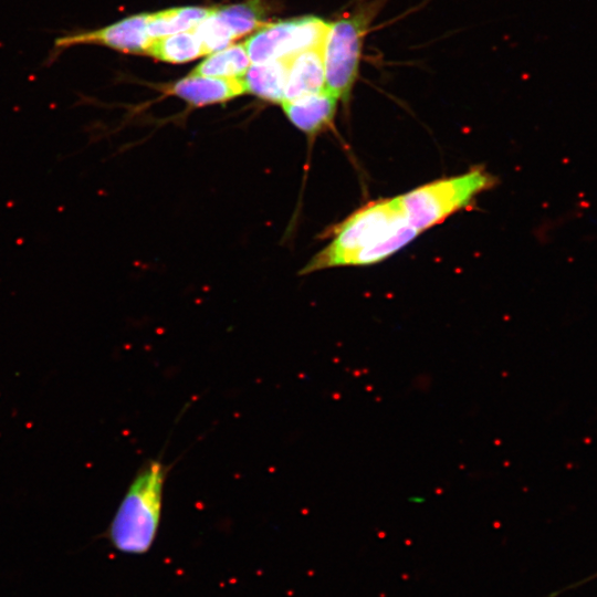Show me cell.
Returning a JSON list of instances; mask_svg holds the SVG:
<instances>
[{
  "label": "cell",
  "instance_id": "cell-1",
  "mask_svg": "<svg viewBox=\"0 0 597 597\" xmlns=\"http://www.w3.org/2000/svg\"><path fill=\"white\" fill-rule=\"evenodd\" d=\"M333 239L301 270L369 265L392 255L419 232L406 220L399 196L371 202L332 229Z\"/></svg>",
  "mask_w": 597,
  "mask_h": 597
},
{
  "label": "cell",
  "instance_id": "cell-2",
  "mask_svg": "<svg viewBox=\"0 0 597 597\" xmlns=\"http://www.w3.org/2000/svg\"><path fill=\"white\" fill-rule=\"evenodd\" d=\"M167 471L160 460H149L132 480L106 531L116 551L143 555L153 547L160 525Z\"/></svg>",
  "mask_w": 597,
  "mask_h": 597
},
{
  "label": "cell",
  "instance_id": "cell-3",
  "mask_svg": "<svg viewBox=\"0 0 597 597\" xmlns=\"http://www.w3.org/2000/svg\"><path fill=\"white\" fill-rule=\"evenodd\" d=\"M386 0H369L331 22L324 43L325 88L347 102L357 81L364 41Z\"/></svg>",
  "mask_w": 597,
  "mask_h": 597
},
{
  "label": "cell",
  "instance_id": "cell-4",
  "mask_svg": "<svg viewBox=\"0 0 597 597\" xmlns=\"http://www.w3.org/2000/svg\"><path fill=\"white\" fill-rule=\"evenodd\" d=\"M495 179L483 168L417 187L399 196L407 222L419 233L469 206Z\"/></svg>",
  "mask_w": 597,
  "mask_h": 597
},
{
  "label": "cell",
  "instance_id": "cell-5",
  "mask_svg": "<svg viewBox=\"0 0 597 597\" xmlns=\"http://www.w3.org/2000/svg\"><path fill=\"white\" fill-rule=\"evenodd\" d=\"M331 22L317 17H303L266 24L250 36L244 46L250 61L264 63L303 51L324 48Z\"/></svg>",
  "mask_w": 597,
  "mask_h": 597
},
{
  "label": "cell",
  "instance_id": "cell-6",
  "mask_svg": "<svg viewBox=\"0 0 597 597\" xmlns=\"http://www.w3.org/2000/svg\"><path fill=\"white\" fill-rule=\"evenodd\" d=\"M147 17L145 13L136 14L98 29L64 32L54 40L46 63H53L71 48L88 44L124 53H147L151 41L147 32Z\"/></svg>",
  "mask_w": 597,
  "mask_h": 597
},
{
  "label": "cell",
  "instance_id": "cell-7",
  "mask_svg": "<svg viewBox=\"0 0 597 597\" xmlns=\"http://www.w3.org/2000/svg\"><path fill=\"white\" fill-rule=\"evenodd\" d=\"M164 91L197 107L222 103L245 93L240 77H213L191 73Z\"/></svg>",
  "mask_w": 597,
  "mask_h": 597
},
{
  "label": "cell",
  "instance_id": "cell-8",
  "mask_svg": "<svg viewBox=\"0 0 597 597\" xmlns=\"http://www.w3.org/2000/svg\"><path fill=\"white\" fill-rule=\"evenodd\" d=\"M339 100L326 88L281 103L287 119L301 132L315 136L328 129L336 115Z\"/></svg>",
  "mask_w": 597,
  "mask_h": 597
},
{
  "label": "cell",
  "instance_id": "cell-9",
  "mask_svg": "<svg viewBox=\"0 0 597 597\" xmlns=\"http://www.w3.org/2000/svg\"><path fill=\"white\" fill-rule=\"evenodd\" d=\"M323 90H325L324 48L306 50L291 56L284 101Z\"/></svg>",
  "mask_w": 597,
  "mask_h": 597
},
{
  "label": "cell",
  "instance_id": "cell-10",
  "mask_svg": "<svg viewBox=\"0 0 597 597\" xmlns=\"http://www.w3.org/2000/svg\"><path fill=\"white\" fill-rule=\"evenodd\" d=\"M291 56L253 63L240 77L245 93L281 104L284 101Z\"/></svg>",
  "mask_w": 597,
  "mask_h": 597
},
{
  "label": "cell",
  "instance_id": "cell-11",
  "mask_svg": "<svg viewBox=\"0 0 597 597\" xmlns=\"http://www.w3.org/2000/svg\"><path fill=\"white\" fill-rule=\"evenodd\" d=\"M209 11L210 9L185 7L148 14V35L154 39L192 30Z\"/></svg>",
  "mask_w": 597,
  "mask_h": 597
},
{
  "label": "cell",
  "instance_id": "cell-12",
  "mask_svg": "<svg viewBox=\"0 0 597 597\" xmlns=\"http://www.w3.org/2000/svg\"><path fill=\"white\" fill-rule=\"evenodd\" d=\"M147 54L170 63H182L203 55L201 43L192 30L154 38Z\"/></svg>",
  "mask_w": 597,
  "mask_h": 597
},
{
  "label": "cell",
  "instance_id": "cell-13",
  "mask_svg": "<svg viewBox=\"0 0 597 597\" xmlns=\"http://www.w3.org/2000/svg\"><path fill=\"white\" fill-rule=\"evenodd\" d=\"M244 44L229 45L213 52L198 64L191 74L213 77H241L250 66Z\"/></svg>",
  "mask_w": 597,
  "mask_h": 597
},
{
  "label": "cell",
  "instance_id": "cell-14",
  "mask_svg": "<svg viewBox=\"0 0 597 597\" xmlns=\"http://www.w3.org/2000/svg\"><path fill=\"white\" fill-rule=\"evenodd\" d=\"M192 31L199 39L203 54L220 51L237 39L230 28L220 19L214 9L202 19Z\"/></svg>",
  "mask_w": 597,
  "mask_h": 597
},
{
  "label": "cell",
  "instance_id": "cell-15",
  "mask_svg": "<svg viewBox=\"0 0 597 597\" xmlns=\"http://www.w3.org/2000/svg\"><path fill=\"white\" fill-rule=\"evenodd\" d=\"M235 38L250 33L263 24L262 10L255 2H245L214 9Z\"/></svg>",
  "mask_w": 597,
  "mask_h": 597
},
{
  "label": "cell",
  "instance_id": "cell-16",
  "mask_svg": "<svg viewBox=\"0 0 597 597\" xmlns=\"http://www.w3.org/2000/svg\"><path fill=\"white\" fill-rule=\"evenodd\" d=\"M595 578H597V572H595L594 574H590V575H588L587 577H585V578H583V579H579V580H577V582H575V583H573V584H569L568 586H566V587H564V588H562V589H559V590H557V593H558V594L566 593V591H568V590H570V589H574V588H577V587H579V586H583V585L589 583L590 580H593V579H595Z\"/></svg>",
  "mask_w": 597,
  "mask_h": 597
}]
</instances>
